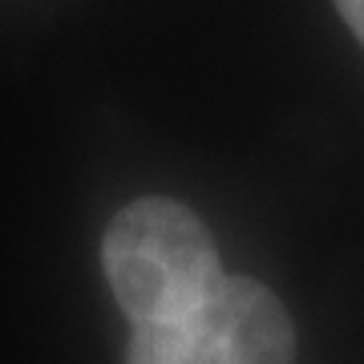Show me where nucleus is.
Returning a JSON list of instances; mask_svg holds the SVG:
<instances>
[{
    "instance_id": "nucleus-4",
    "label": "nucleus",
    "mask_w": 364,
    "mask_h": 364,
    "mask_svg": "<svg viewBox=\"0 0 364 364\" xmlns=\"http://www.w3.org/2000/svg\"><path fill=\"white\" fill-rule=\"evenodd\" d=\"M336 9L348 21V28L356 33V41L364 45V0H336Z\"/></svg>"
},
{
    "instance_id": "nucleus-1",
    "label": "nucleus",
    "mask_w": 364,
    "mask_h": 364,
    "mask_svg": "<svg viewBox=\"0 0 364 364\" xmlns=\"http://www.w3.org/2000/svg\"><path fill=\"white\" fill-rule=\"evenodd\" d=\"M102 267L117 308L138 324H178L223 284L219 251L195 210L174 198H138L105 227Z\"/></svg>"
},
{
    "instance_id": "nucleus-2",
    "label": "nucleus",
    "mask_w": 364,
    "mask_h": 364,
    "mask_svg": "<svg viewBox=\"0 0 364 364\" xmlns=\"http://www.w3.org/2000/svg\"><path fill=\"white\" fill-rule=\"evenodd\" d=\"M207 328L219 336L235 364H291L296 360V332L275 291L247 279V275H223L215 296L203 308Z\"/></svg>"
},
{
    "instance_id": "nucleus-3",
    "label": "nucleus",
    "mask_w": 364,
    "mask_h": 364,
    "mask_svg": "<svg viewBox=\"0 0 364 364\" xmlns=\"http://www.w3.org/2000/svg\"><path fill=\"white\" fill-rule=\"evenodd\" d=\"M126 364H235L203 316L178 324H138Z\"/></svg>"
}]
</instances>
